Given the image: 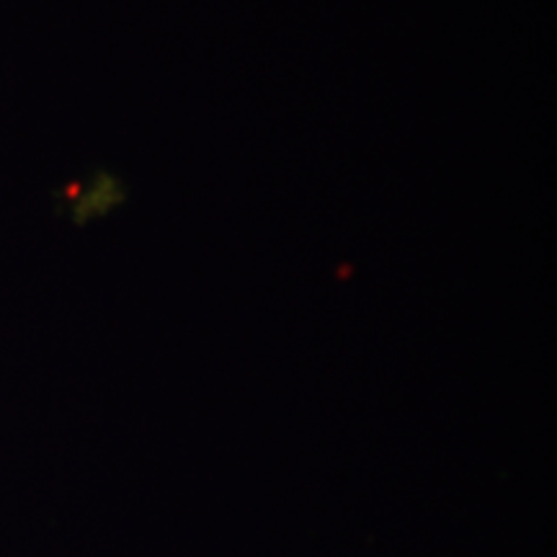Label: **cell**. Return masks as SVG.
Listing matches in <instances>:
<instances>
[]
</instances>
